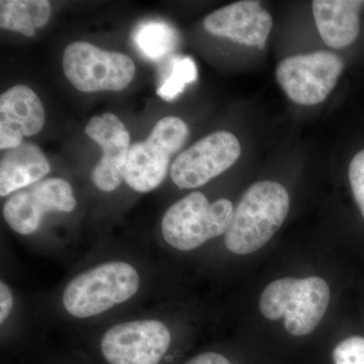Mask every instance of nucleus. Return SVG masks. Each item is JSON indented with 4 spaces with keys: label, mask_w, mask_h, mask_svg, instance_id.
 I'll return each instance as SVG.
<instances>
[{
    "label": "nucleus",
    "mask_w": 364,
    "mask_h": 364,
    "mask_svg": "<svg viewBox=\"0 0 364 364\" xmlns=\"http://www.w3.org/2000/svg\"><path fill=\"white\" fill-rule=\"evenodd\" d=\"M348 176L352 195L364 217V150L358 152L351 160Z\"/></svg>",
    "instance_id": "nucleus-20"
},
{
    "label": "nucleus",
    "mask_w": 364,
    "mask_h": 364,
    "mask_svg": "<svg viewBox=\"0 0 364 364\" xmlns=\"http://www.w3.org/2000/svg\"><path fill=\"white\" fill-rule=\"evenodd\" d=\"M240 155L234 134L215 132L181 152L170 167V176L179 188H198L233 166Z\"/></svg>",
    "instance_id": "nucleus-10"
},
{
    "label": "nucleus",
    "mask_w": 364,
    "mask_h": 364,
    "mask_svg": "<svg viewBox=\"0 0 364 364\" xmlns=\"http://www.w3.org/2000/svg\"><path fill=\"white\" fill-rule=\"evenodd\" d=\"M273 25L272 18L259 1L244 0L213 11L203 21L210 35L263 50Z\"/></svg>",
    "instance_id": "nucleus-12"
},
{
    "label": "nucleus",
    "mask_w": 364,
    "mask_h": 364,
    "mask_svg": "<svg viewBox=\"0 0 364 364\" xmlns=\"http://www.w3.org/2000/svg\"><path fill=\"white\" fill-rule=\"evenodd\" d=\"M169 73L158 88L157 95L166 102L176 100L186 86L198 79V68L191 57H176L169 66Z\"/></svg>",
    "instance_id": "nucleus-18"
},
{
    "label": "nucleus",
    "mask_w": 364,
    "mask_h": 364,
    "mask_svg": "<svg viewBox=\"0 0 364 364\" xmlns=\"http://www.w3.org/2000/svg\"><path fill=\"white\" fill-rule=\"evenodd\" d=\"M147 277L140 264L126 258H109L85 268L64 284L59 305L78 322L98 320L140 296Z\"/></svg>",
    "instance_id": "nucleus-1"
},
{
    "label": "nucleus",
    "mask_w": 364,
    "mask_h": 364,
    "mask_svg": "<svg viewBox=\"0 0 364 364\" xmlns=\"http://www.w3.org/2000/svg\"><path fill=\"white\" fill-rule=\"evenodd\" d=\"M188 136V127L181 119L163 117L146 140L131 146L124 181L136 193L156 189L167 176L171 157L183 147Z\"/></svg>",
    "instance_id": "nucleus-6"
},
{
    "label": "nucleus",
    "mask_w": 364,
    "mask_h": 364,
    "mask_svg": "<svg viewBox=\"0 0 364 364\" xmlns=\"http://www.w3.org/2000/svg\"><path fill=\"white\" fill-rule=\"evenodd\" d=\"M62 64L67 79L82 92L123 90L136 73L130 57L123 53L105 51L86 42L67 46Z\"/></svg>",
    "instance_id": "nucleus-7"
},
{
    "label": "nucleus",
    "mask_w": 364,
    "mask_h": 364,
    "mask_svg": "<svg viewBox=\"0 0 364 364\" xmlns=\"http://www.w3.org/2000/svg\"><path fill=\"white\" fill-rule=\"evenodd\" d=\"M361 0H315L313 16L321 38L326 45L342 49L351 45L359 35Z\"/></svg>",
    "instance_id": "nucleus-14"
},
{
    "label": "nucleus",
    "mask_w": 364,
    "mask_h": 364,
    "mask_svg": "<svg viewBox=\"0 0 364 364\" xmlns=\"http://www.w3.org/2000/svg\"><path fill=\"white\" fill-rule=\"evenodd\" d=\"M173 342L168 323L151 316L109 325L98 337L97 351L105 364H163Z\"/></svg>",
    "instance_id": "nucleus-5"
},
{
    "label": "nucleus",
    "mask_w": 364,
    "mask_h": 364,
    "mask_svg": "<svg viewBox=\"0 0 364 364\" xmlns=\"http://www.w3.org/2000/svg\"><path fill=\"white\" fill-rule=\"evenodd\" d=\"M343 69V61L336 54L317 51L287 57L279 62L275 74L289 100L298 105H315L329 97Z\"/></svg>",
    "instance_id": "nucleus-9"
},
{
    "label": "nucleus",
    "mask_w": 364,
    "mask_h": 364,
    "mask_svg": "<svg viewBox=\"0 0 364 364\" xmlns=\"http://www.w3.org/2000/svg\"><path fill=\"white\" fill-rule=\"evenodd\" d=\"M330 303L325 279L284 277L270 282L261 294L259 310L268 320L284 318V327L293 336L310 334L320 324Z\"/></svg>",
    "instance_id": "nucleus-3"
},
{
    "label": "nucleus",
    "mask_w": 364,
    "mask_h": 364,
    "mask_svg": "<svg viewBox=\"0 0 364 364\" xmlns=\"http://www.w3.org/2000/svg\"><path fill=\"white\" fill-rule=\"evenodd\" d=\"M51 4L47 0H1L0 26L4 30L33 38L51 16Z\"/></svg>",
    "instance_id": "nucleus-16"
},
{
    "label": "nucleus",
    "mask_w": 364,
    "mask_h": 364,
    "mask_svg": "<svg viewBox=\"0 0 364 364\" xmlns=\"http://www.w3.org/2000/svg\"><path fill=\"white\" fill-rule=\"evenodd\" d=\"M76 207L71 184L60 177H49L9 196L2 215L14 233L30 237L40 231L48 215L69 214Z\"/></svg>",
    "instance_id": "nucleus-8"
},
{
    "label": "nucleus",
    "mask_w": 364,
    "mask_h": 364,
    "mask_svg": "<svg viewBox=\"0 0 364 364\" xmlns=\"http://www.w3.org/2000/svg\"><path fill=\"white\" fill-rule=\"evenodd\" d=\"M14 306H16V296H14L13 287L9 286L6 279H2L0 282V326L2 331L13 317Z\"/></svg>",
    "instance_id": "nucleus-21"
},
{
    "label": "nucleus",
    "mask_w": 364,
    "mask_h": 364,
    "mask_svg": "<svg viewBox=\"0 0 364 364\" xmlns=\"http://www.w3.org/2000/svg\"><path fill=\"white\" fill-rule=\"evenodd\" d=\"M85 134L100 146L102 156L91 172V181L104 193H112L124 181L131 136L123 122L112 112L91 117Z\"/></svg>",
    "instance_id": "nucleus-11"
},
{
    "label": "nucleus",
    "mask_w": 364,
    "mask_h": 364,
    "mask_svg": "<svg viewBox=\"0 0 364 364\" xmlns=\"http://www.w3.org/2000/svg\"><path fill=\"white\" fill-rule=\"evenodd\" d=\"M134 43L146 58L158 61L176 49V30L162 21H149L141 23L133 35Z\"/></svg>",
    "instance_id": "nucleus-17"
},
{
    "label": "nucleus",
    "mask_w": 364,
    "mask_h": 364,
    "mask_svg": "<svg viewBox=\"0 0 364 364\" xmlns=\"http://www.w3.org/2000/svg\"><path fill=\"white\" fill-rule=\"evenodd\" d=\"M182 364H234V363L222 352L205 351L196 354Z\"/></svg>",
    "instance_id": "nucleus-22"
},
{
    "label": "nucleus",
    "mask_w": 364,
    "mask_h": 364,
    "mask_svg": "<svg viewBox=\"0 0 364 364\" xmlns=\"http://www.w3.org/2000/svg\"><path fill=\"white\" fill-rule=\"evenodd\" d=\"M45 124V109L28 86L16 85L0 97V149L18 147L25 136L40 133Z\"/></svg>",
    "instance_id": "nucleus-13"
},
{
    "label": "nucleus",
    "mask_w": 364,
    "mask_h": 364,
    "mask_svg": "<svg viewBox=\"0 0 364 364\" xmlns=\"http://www.w3.org/2000/svg\"><path fill=\"white\" fill-rule=\"evenodd\" d=\"M333 364H364V337L350 336L333 348Z\"/></svg>",
    "instance_id": "nucleus-19"
},
{
    "label": "nucleus",
    "mask_w": 364,
    "mask_h": 364,
    "mask_svg": "<svg viewBox=\"0 0 364 364\" xmlns=\"http://www.w3.org/2000/svg\"><path fill=\"white\" fill-rule=\"evenodd\" d=\"M51 166L44 152L35 144L23 142L4 151L0 160V196H9L37 183L48 176Z\"/></svg>",
    "instance_id": "nucleus-15"
},
{
    "label": "nucleus",
    "mask_w": 364,
    "mask_h": 364,
    "mask_svg": "<svg viewBox=\"0 0 364 364\" xmlns=\"http://www.w3.org/2000/svg\"><path fill=\"white\" fill-rule=\"evenodd\" d=\"M289 196L279 182L264 181L252 184L235 208L225 234L228 250L238 255L262 248L286 221Z\"/></svg>",
    "instance_id": "nucleus-2"
},
{
    "label": "nucleus",
    "mask_w": 364,
    "mask_h": 364,
    "mask_svg": "<svg viewBox=\"0 0 364 364\" xmlns=\"http://www.w3.org/2000/svg\"><path fill=\"white\" fill-rule=\"evenodd\" d=\"M233 203L227 198L210 203L200 191L177 200L163 215L160 230L169 248L189 252L226 234L234 214Z\"/></svg>",
    "instance_id": "nucleus-4"
}]
</instances>
